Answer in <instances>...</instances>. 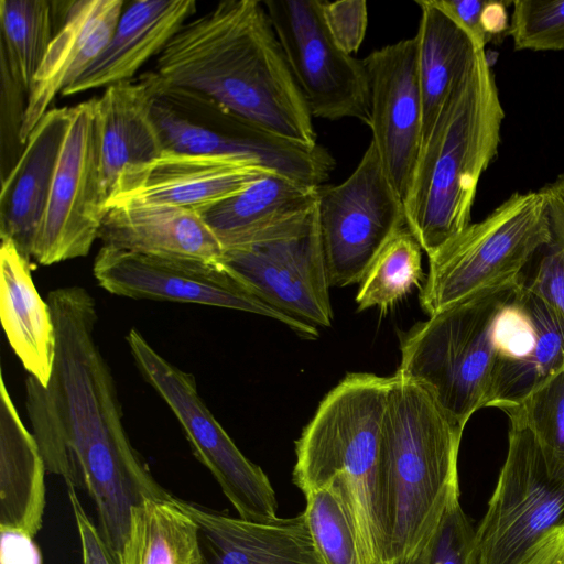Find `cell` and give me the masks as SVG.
Masks as SVG:
<instances>
[{"mask_svg": "<svg viewBox=\"0 0 564 564\" xmlns=\"http://www.w3.org/2000/svg\"><path fill=\"white\" fill-rule=\"evenodd\" d=\"M69 118L70 107L50 109L29 134L11 172L1 181L0 238L11 241L29 260Z\"/></svg>", "mask_w": 564, "mask_h": 564, "instance_id": "21", "label": "cell"}, {"mask_svg": "<svg viewBox=\"0 0 564 564\" xmlns=\"http://www.w3.org/2000/svg\"><path fill=\"white\" fill-rule=\"evenodd\" d=\"M98 239L105 247L165 259L220 262L224 252L197 212L171 205L111 207Z\"/></svg>", "mask_w": 564, "mask_h": 564, "instance_id": "22", "label": "cell"}, {"mask_svg": "<svg viewBox=\"0 0 564 564\" xmlns=\"http://www.w3.org/2000/svg\"><path fill=\"white\" fill-rule=\"evenodd\" d=\"M317 199L318 187L270 173L198 214L224 250L311 210Z\"/></svg>", "mask_w": 564, "mask_h": 564, "instance_id": "27", "label": "cell"}, {"mask_svg": "<svg viewBox=\"0 0 564 564\" xmlns=\"http://www.w3.org/2000/svg\"><path fill=\"white\" fill-rule=\"evenodd\" d=\"M369 78L371 142L404 203L422 145V95L415 36L372 51L362 59Z\"/></svg>", "mask_w": 564, "mask_h": 564, "instance_id": "16", "label": "cell"}, {"mask_svg": "<svg viewBox=\"0 0 564 564\" xmlns=\"http://www.w3.org/2000/svg\"><path fill=\"white\" fill-rule=\"evenodd\" d=\"M415 34L422 95V143L430 133L457 79L478 50L485 48L438 0H420ZM422 147V145H421Z\"/></svg>", "mask_w": 564, "mask_h": 564, "instance_id": "28", "label": "cell"}, {"mask_svg": "<svg viewBox=\"0 0 564 564\" xmlns=\"http://www.w3.org/2000/svg\"><path fill=\"white\" fill-rule=\"evenodd\" d=\"M393 376L348 373L295 442L294 485L305 495L332 479L348 489L362 564H384L380 492L382 421Z\"/></svg>", "mask_w": 564, "mask_h": 564, "instance_id": "5", "label": "cell"}, {"mask_svg": "<svg viewBox=\"0 0 564 564\" xmlns=\"http://www.w3.org/2000/svg\"><path fill=\"white\" fill-rule=\"evenodd\" d=\"M317 219L330 288L360 283L383 246L406 225L403 203L371 141L344 182L318 187Z\"/></svg>", "mask_w": 564, "mask_h": 564, "instance_id": "12", "label": "cell"}, {"mask_svg": "<svg viewBox=\"0 0 564 564\" xmlns=\"http://www.w3.org/2000/svg\"><path fill=\"white\" fill-rule=\"evenodd\" d=\"M550 238L540 191L514 192L429 257L420 302L430 316L474 293L521 280Z\"/></svg>", "mask_w": 564, "mask_h": 564, "instance_id": "7", "label": "cell"}, {"mask_svg": "<svg viewBox=\"0 0 564 564\" xmlns=\"http://www.w3.org/2000/svg\"><path fill=\"white\" fill-rule=\"evenodd\" d=\"M263 6L313 118L369 123V78L327 30L322 0H265Z\"/></svg>", "mask_w": 564, "mask_h": 564, "instance_id": "14", "label": "cell"}, {"mask_svg": "<svg viewBox=\"0 0 564 564\" xmlns=\"http://www.w3.org/2000/svg\"><path fill=\"white\" fill-rule=\"evenodd\" d=\"M522 281L468 295L402 333L395 373L427 388L466 426L487 408L497 360L496 321Z\"/></svg>", "mask_w": 564, "mask_h": 564, "instance_id": "6", "label": "cell"}, {"mask_svg": "<svg viewBox=\"0 0 564 564\" xmlns=\"http://www.w3.org/2000/svg\"><path fill=\"white\" fill-rule=\"evenodd\" d=\"M524 280L495 325L497 360L487 408L506 411L564 370V317Z\"/></svg>", "mask_w": 564, "mask_h": 564, "instance_id": "17", "label": "cell"}, {"mask_svg": "<svg viewBox=\"0 0 564 564\" xmlns=\"http://www.w3.org/2000/svg\"><path fill=\"white\" fill-rule=\"evenodd\" d=\"M196 10L194 0H138L117 23L107 46L63 96L131 80L154 54H160Z\"/></svg>", "mask_w": 564, "mask_h": 564, "instance_id": "23", "label": "cell"}, {"mask_svg": "<svg viewBox=\"0 0 564 564\" xmlns=\"http://www.w3.org/2000/svg\"><path fill=\"white\" fill-rule=\"evenodd\" d=\"M425 564H478L476 528L460 501L445 514Z\"/></svg>", "mask_w": 564, "mask_h": 564, "instance_id": "37", "label": "cell"}, {"mask_svg": "<svg viewBox=\"0 0 564 564\" xmlns=\"http://www.w3.org/2000/svg\"><path fill=\"white\" fill-rule=\"evenodd\" d=\"M97 98L70 107L32 258L42 265L88 254L106 215Z\"/></svg>", "mask_w": 564, "mask_h": 564, "instance_id": "13", "label": "cell"}, {"mask_svg": "<svg viewBox=\"0 0 564 564\" xmlns=\"http://www.w3.org/2000/svg\"><path fill=\"white\" fill-rule=\"evenodd\" d=\"M0 316L8 341L23 367L47 384L56 352L52 312L34 285L30 260L8 240H1L0 248Z\"/></svg>", "mask_w": 564, "mask_h": 564, "instance_id": "25", "label": "cell"}, {"mask_svg": "<svg viewBox=\"0 0 564 564\" xmlns=\"http://www.w3.org/2000/svg\"><path fill=\"white\" fill-rule=\"evenodd\" d=\"M539 191L545 204L550 238L538 252L534 274L525 284L564 317V173Z\"/></svg>", "mask_w": 564, "mask_h": 564, "instance_id": "34", "label": "cell"}, {"mask_svg": "<svg viewBox=\"0 0 564 564\" xmlns=\"http://www.w3.org/2000/svg\"><path fill=\"white\" fill-rule=\"evenodd\" d=\"M96 106L101 185L107 203L122 172L158 158L164 145L152 116L151 89L144 78L106 87Z\"/></svg>", "mask_w": 564, "mask_h": 564, "instance_id": "24", "label": "cell"}, {"mask_svg": "<svg viewBox=\"0 0 564 564\" xmlns=\"http://www.w3.org/2000/svg\"><path fill=\"white\" fill-rule=\"evenodd\" d=\"M503 119L495 74L480 48L423 141L403 203L406 226L427 256L471 223L479 180L497 158Z\"/></svg>", "mask_w": 564, "mask_h": 564, "instance_id": "4", "label": "cell"}, {"mask_svg": "<svg viewBox=\"0 0 564 564\" xmlns=\"http://www.w3.org/2000/svg\"><path fill=\"white\" fill-rule=\"evenodd\" d=\"M45 471L34 435L24 426L1 376L0 529L37 534L45 509Z\"/></svg>", "mask_w": 564, "mask_h": 564, "instance_id": "26", "label": "cell"}, {"mask_svg": "<svg viewBox=\"0 0 564 564\" xmlns=\"http://www.w3.org/2000/svg\"><path fill=\"white\" fill-rule=\"evenodd\" d=\"M66 487L80 541L83 564H118L102 540L97 525L86 513L76 494V488L70 484H66Z\"/></svg>", "mask_w": 564, "mask_h": 564, "instance_id": "39", "label": "cell"}, {"mask_svg": "<svg viewBox=\"0 0 564 564\" xmlns=\"http://www.w3.org/2000/svg\"><path fill=\"white\" fill-rule=\"evenodd\" d=\"M220 263L256 296L282 313L316 327L332 325L330 284L317 204L242 245L224 249Z\"/></svg>", "mask_w": 564, "mask_h": 564, "instance_id": "11", "label": "cell"}, {"mask_svg": "<svg viewBox=\"0 0 564 564\" xmlns=\"http://www.w3.org/2000/svg\"><path fill=\"white\" fill-rule=\"evenodd\" d=\"M26 105L28 91L12 74L6 59L0 57L1 181L11 172L24 149L21 130Z\"/></svg>", "mask_w": 564, "mask_h": 564, "instance_id": "36", "label": "cell"}, {"mask_svg": "<svg viewBox=\"0 0 564 564\" xmlns=\"http://www.w3.org/2000/svg\"><path fill=\"white\" fill-rule=\"evenodd\" d=\"M441 6L486 47L487 39L481 30L480 15L487 0H438Z\"/></svg>", "mask_w": 564, "mask_h": 564, "instance_id": "41", "label": "cell"}, {"mask_svg": "<svg viewBox=\"0 0 564 564\" xmlns=\"http://www.w3.org/2000/svg\"><path fill=\"white\" fill-rule=\"evenodd\" d=\"M564 528V476L551 473L532 434L510 422L508 449L476 528L478 564H524Z\"/></svg>", "mask_w": 564, "mask_h": 564, "instance_id": "10", "label": "cell"}, {"mask_svg": "<svg viewBox=\"0 0 564 564\" xmlns=\"http://www.w3.org/2000/svg\"><path fill=\"white\" fill-rule=\"evenodd\" d=\"M328 32L347 54L358 52L367 32L368 8L364 0L322 1Z\"/></svg>", "mask_w": 564, "mask_h": 564, "instance_id": "38", "label": "cell"}, {"mask_svg": "<svg viewBox=\"0 0 564 564\" xmlns=\"http://www.w3.org/2000/svg\"><path fill=\"white\" fill-rule=\"evenodd\" d=\"M126 340L142 378L178 421L195 457L210 471L245 520L278 519L275 491L260 466L237 447L200 398L195 377L161 356L137 329Z\"/></svg>", "mask_w": 564, "mask_h": 564, "instance_id": "9", "label": "cell"}, {"mask_svg": "<svg viewBox=\"0 0 564 564\" xmlns=\"http://www.w3.org/2000/svg\"><path fill=\"white\" fill-rule=\"evenodd\" d=\"M174 498L197 523L199 564H326L304 511L261 522Z\"/></svg>", "mask_w": 564, "mask_h": 564, "instance_id": "20", "label": "cell"}, {"mask_svg": "<svg viewBox=\"0 0 564 564\" xmlns=\"http://www.w3.org/2000/svg\"><path fill=\"white\" fill-rule=\"evenodd\" d=\"M422 251L408 226L400 228L383 246L356 296L358 311L379 307L384 311L405 297L423 279Z\"/></svg>", "mask_w": 564, "mask_h": 564, "instance_id": "31", "label": "cell"}, {"mask_svg": "<svg viewBox=\"0 0 564 564\" xmlns=\"http://www.w3.org/2000/svg\"><path fill=\"white\" fill-rule=\"evenodd\" d=\"M156 79L202 93L265 130L315 145L313 117L263 2L228 0L186 21L159 54Z\"/></svg>", "mask_w": 564, "mask_h": 564, "instance_id": "2", "label": "cell"}, {"mask_svg": "<svg viewBox=\"0 0 564 564\" xmlns=\"http://www.w3.org/2000/svg\"><path fill=\"white\" fill-rule=\"evenodd\" d=\"M512 1L487 0L481 11L480 25L487 39V42L502 34H507L509 29L508 7Z\"/></svg>", "mask_w": 564, "mask_h": 564, "instance_id": "42", "label": "cell"}, {"mask_svg": "<svg viewBox=\"0 0 564 564\" xmlns=\"http://www.w3.org/2000/svg\"><path fill=\"white\" fill-rule=\"evenodd\" d=\"M93 272L98 284L115 295L254 313L281 322L303 337H318L316 326L267 304L220 262L156 258L102 246Z\"/></svg>", "mask_w": 564, "mask_h": 564, "instance_id": "15", "label": "cell"}, {"mask_svg": "<svg viewBox=\"0 0 564 564\" xmlns=\"http://www.w3.org/2000/svg\"><path fill=\"white\" fill-rule=\"evenodd\" d=\"M505 413L532 434L551 473L564 476V370Z\"/></svg>", "mask_w": 564, "mask_h": 564, "instance_id": "33", "label": "cell"}, {"mask_svg": "<svg viewBox=\"0 0 564 564\" xmlns=\"http://www.w3.org/2000/svg\"><path fill=\"white\" fill-rule=\"evenodd\" d=\"M54 1H0V57L28 91L55 33Z\"/></svg>", "mask_w": 564, "mask_h": 564, "instance_id": "30", "label": "cell"}, {"mask_svg": "<svg viewBox=\"0 0 564 564\" xmlns=\"http://www.w3.org/2000/svg\"><path fill=\"white\" fill-rule=\"evenodd\" d=\"M143 78L151 89L152 116L164 150L252 161L313 187L329 178L335 161L318 143L281 138L202 93L160 83L153 73Z\"/></svg>", "mask_w": 564, "mask_h": 564, "instance_id": "8", "label": "cell"}, {"mask_svg": "<svg viewBox=\"0 0 564 564\" xmlns=\"http://www.w3.org/2000/svg\"><path fill=\"white\" fill-rule=\"evenodd\" d=\"M506 35L514 51H564V0H516Z\"/></svg>", "mask_w": 564, "mask_h": 564, "instance_id": "35", "label": "cell"}, {"mask_svg": "<svg viewBox=\"0 0 564 564\" xmlns=\"http://www.w3.org/2000/svg\"><path fill=\"white\" fill-rule=\"evenodd\" d=\"M122 0L54 1L55 33L28 94L21 130L25 141L62 94L100 55L122 14Z\"/></svg>", "mask_w": 564, "mask_h": 564, "instance_id": "19", "label": "cell"}, {"mask_svg": "<svg viewBox=\"0 0 564 564\" xmlns=\"http://www.w3.org/2000/svg\"><path fill=\"white\" fill-rule=\"evenodd\" d=\"M524 564H564V528L552 532Z\"/></svg>", "mask_w": 564, "mask_h": 564, "instance_id": "43", "label": "cell"}, {"mask_svg": "<svg viewBox=\"0 0 564 564\" xmlns=\"http://www.w3.org/2000/svg\"><path fill=\"white\" fill-rule=\"evenodd\" d=\"M305 498L306 521L326 564H362L351 500L344 482L332 479Z\"/></svg>", "mask_w": 564, "mask_h": 564, "instance_id": "32", "label": "cell"}, {"mask_svg": "<svg viewBox=\"0 0 564 564\" xmlns=\"http://www.w3.org/2000/svg\"><path fill=\"white\" fill-rule=\"evenodd\" d=\"M198 527L170 498L145 499L131 510L118 564H199Z\"/></svg>", "mask_w": 564, "mask_h": 564, "instance_id": "29", "label": "cell"}, {"mask_svg": "<svg viewBox=\"0 0 564 564\" xmlns=\"http://www.w3.org/2000/svg\"><path fill=\"white\" fill-rule=\"evenodd\" d=\"M0 564H43L34 538L25 532L0 529Z\"/></svg>", "mask_w": 564, "mask_h": 564, "instance_id": "40", "label": "cell"}, {"mask_svg": "<svg viewBox=\"0 0 564 564\" xmlns=\"http://www.w3.org/2000/svg\"><path fill=\"white\" fill-rule=\"evenodd\" d=\"M56 352L47 384L25 381V406L46 470L85 489L97 528L118 562L131 510L145 499L170 498L132 446L117 387L95 338L94 297L82 286L47 295Z\"/></svg>", "mask_w": 564, "mask_h": 564, "instance_id": "1", "label": "cell"}, {"mask_svg": "<svg viewBox=\"0 0 564 564\" xmlns=\"http://www.w3.org/2000/svg\"><path fill=\"white\" fill-rule=\"evenodd\" d=\"M270 173L274 172L243 159L164 150L150 162L124 170L105 208L158 204L199 213Z\"/></svg>", "mask_w": 564, "mask_h": 564, "instance_id": "18", "label": "cell"}, {"mask_svg": "<svg viewBox=\"0 0 564 564\" xmlns=\"http://www.w3.org/2000/svg\"><path fill=\"white\" fill-rule=\"evenodd\" d=\"M465 426L421 383L393 375L381 429L384 564H425L448 509L459 501Z\"/></svg>", "mask_w": 564, "mask_h": 564, "instance_id": "3", "label": "cell"}]
</instances>
